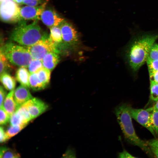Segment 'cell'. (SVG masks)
<instances>
[{
  "mask_svg": "<svg viewBox=\"0 0 158 158\" xmlns=\"http://www.w3.org/2000/svg\"><path fill=\"white\" fill-rule=\"evenodd\" d=\"M147 59L158 60V45L154 44L151 48Z\"/></svg>",
  "mask_w": 158,
  "mask_h": 158,
  "instance_id": "obj_27",
  "label": "cell"
},
{
  "mask_svg": "<svg viewBox=\"0 0 158 158\" xmlns=\"http://www.w3.org/2000/svg\"><path fill=\"white\" fill-rule=\"evenodd\" d=\"M19 153L10 149L2 147L0 148V158L20 157Z\"/></svg>",
  "mask_w": 158,
  "mask_h": 158,
  "instance_id": "obj_23",
  "label": "cell"
},
{
  "mask_svg": "<svg viewBox=\"0 0 158 158\" xmlns=\"http://www.w3.org/2000/svg\"><path fill=\"white\" fill-rule=\"evenodd\" d=\"M150 98L154 101L158 99V84L150 82Z\"/></svg>",
  "mask_w": 158,
  "mask_h": 158,
  "instance_id": "obj_28",
  "label": "cell"
},
{
  "mask_svg": "<svg viewBox=\"0 0 158 158\" xmlns=\"http://www.w3.org/2000/svg\"><path fill=\"white\" fill-rule=\"evenodd\" d=\"M27 48L34 59L42 60L44 56L50 52L60 54L58 46L50 40L48 35L34 44L27 47Z\"/></svg>",
  "mask_w": 158,
  "mask_h": 158,
  "instance_id": "obj_5",
  "label": "cell"
},
{
  "mask_svg": "<svg viewBox=\"0 0 158 158\" xmlns=\"http://www.w3.org/2000/svg\"><path fill=\"white\" fill-rule=\"evenodd\" d=\"M28 101L18 108L15 112L23 123L28 124L32 119L29 112Z\"/></svg>",
  "mask_w": 158,
  "mask_h": 158,
  "instance_id": "obj_18",
  "label": "cell"
},
{
  "mask_svg": "<svg viewBox=\"0 0 158 158\" xmlns=\"http://www.w3.org/2000/svg\"><path fill=\"white\" fill-rule=\"evenodd\" d=\"M28 102L29 112L32 119L44 113L48 107L47 104L37 98H33Z\"/></svg>",
  "mask_w": 158,
  "mask_h": 158,
  "instance_id": "obj_11",
  "label": "cell"
},
{
  "mask_svg": "<svg viewBox=\"0 0 158 158\" xmlns=\"http://www.w3.org/2000/svg\"><path fill=\"white\" fill-rule=\"evenodd\" d=\"M118 157L120 158H135L125 150L118 153Z\"/></svg>",
  "mask_w": 158,
  "mask_h": 158,
  "instance_id": "obj_35",
  "label": "cell"
},
{
  "mask_svg": "<svg viewBox=\"0 0 158 158\" xmlns=\"http://www.w3.org/2000/svg\"><path fill=\"white\" fill-rule=\"evenodd\" d=\"M49 0H46L41 4L36 6H26L20 8V15L22 20L40 19V16L46 8Z\"/></svg>",
  "mask_w": 158,
  "mask_h": 158,
  "instance_id": "obj_8",
  "label": "cell"
},
{
  "mask_svg": "<svg viewBox=\"0 0 158 158\" xmlns=\"http://www.w3.org/2000/svg\"><path fill=\"white\" fill-rule=\"evenodd\" d=\"M150 123L156 134L158 135V110H153L150 114Z\"/></svg>",
  "mask_w": 158,
  "mask_h": 158,
  "instance_id": "obj_25",
  "label": "cell"
},
{
  "mask_svg": "<svg viewBox=\"0 0 158 158\" xmlns=\"http://www.w3.org/2000/svg\"><path fill=\"white\" fill-rule=\"evenodd\" d=\"M156 102V103L153 107L147 109L150 112L152 111L153 110H158V99Z\"/></svg>",
  "mask_w": 158,
  "mask_h": 158,
  "instance_id": "obj_39",
  "label": "cell"
},
{
  "mask_svg": "<svg viewBox=\"0 0 158 158\" xmlns=\"http://www.w3.org/2000/svg\"><path fill=\"white\" fill-rule=\"evenodd\" d=\"M64 157H76L75 151L73 149H68L65 153L63 154Z\"/></svg>",
  "mask_w": 158,
  "mask_h": 158,
  "instance_id": "obj_32",
  "label": "cell"
},
{
  "mask_svg": "<svg viewBox=\"0 0 158 158\" xmlns=\"http://www.w3.org/2000/svg\"><path fill=\"white\" fill-rule=\"evenodd\" d=\"M6 96V92L3 87L1 85L0 87V107L3 106L4 102Z\"/></svg>",
  "mask_w": 158,
  "mask_h": 158,
  "instance_id": "obj_34",
  "label": "cell"
},
{
  "mask_svg": "<svg viewBox=\"0 0 158 158\" xmlns=\"http://www.w3.org/2000/svg\"><path fill=\"white\" fill-rule=\"evenodd\" d=\"M150 82L158 84V71L150 74Z\"/></svg>",
  "mask_w": 158,
  "mask_h": 158,
  "instance_id": "obj_36",
  "label": "cell"
},
{
  "mask_svg": "<svg viewBox=\"0 0 158 158\" xmlns=\"http://www.w3.org/2000/svg\"><path fill=\"white\" fill-rule=\"evenodd\" d=\"M14 90L10 91L6 95L3 106L7 112L11 116L17 109L14 97Z\"/></svg>",
  "mask_w": 158,
  "mask_h": 158,
  "instance_id": "obj_15",
  "label": "cell"
},
{
  "mask_svg": "<svg viewBox=\"0 0 158 158\" xmlns=\"http://www.w3.org/2000/svg\"><path fill=\"white\" fill-rule=\"evenodd\" d=\"M8 139L7 137L6 132L3 128L1 126L0 127V142L3 143L6 141Z\"/></svg>",
  "mask_w": 158,
  "mask_h": 158,
  "instance_id": "obj_33",
  "label": "cell"
},
{
  "mask_svg": "<svg viewBox=\"0 0 158 158\" xmlns=\"http://www.w3.org/2000/svg\"><path fill=\"white\" fill-rule=\"evenodd\" d=\"M3 0H0V1H3Z\"/></svg>",
  "mask_w": 158,
  "mask_h": 158,
  "instance_id": "obj_41",
  "label": "cell"
},
{
  "mask_svg": "<svg viewBox=\"0 0 158 158\" xmlns=\"http://www.w3.org/2000/svg\"><path fill=\"white\" fill-rule=\"evenodd\" d=\"M34 20L28 24L24 20L18 22L10 36L11 40L27 47L31 46L47 36L43 32L38 23Z\"/></svg>",
  "mask_w": 158,
  "mask_h": 158,
  "instance_id": "obj_3",
  "label": "cell"
},
{
  "mask_svg": "<svg viewBox=\"0 0 158 158\" xmlns=\"http://www.w3.org/2000/svg\"><path fill=\"white\" fill-rule=\"evenodd\" d=\"M49 29L50 33L49 35V38L58 46L60 51L63 42L60 25L51 27Z\"/></svg>",
  "mask_w": 158,
  "mask_h": 158,
  "instance_id": "obj_16",
  "label": "cell"
},
{
  "mask_svg": "<svg viewBox=\"0 0 158 158\" xmlns=\"http://www.w3.org/2000/svg\"><path fill=\"white\" fill-rule=\"evenodd\" d=\"M0 49L10 63L20 67H28L33 59L27 48L12 42L6 44Z\"/></svg>",
  "mask_w": 158,
  "mask_h": 158,
  "instance_id": "obj_4",
  "label": "cell"
},
{
  "mask_svg": "<svg viewBox=\"0 0 158 158\" xmlns=\"http://www.w3.org/2000/svg\"><path fill=\"white\" fill-rule=\"evenodd\" d=\"M20 8L13 0L0 1V14L1 20L8 23L18 22L22 20L20 15Z\"/></svg>",
  "mask_w": 158,
  "mask_h": 158,
  "instance_id": "obj_6",
  "label": "cell"
},
{
  "mask_svg": "<svg viewBox=\"0 0 158 158\" xmlns=\"http://www.w3.org/2000/svg\"><path fill=\"white\" fill-rule=\"evenodd\" d=\"M0 81L4 87L11 91L14 90L16 86L15 79L8 72H4L0 74Z\"/></svg>",
  "mask_w": 158,
  "mask_h": 158,
  "instance_id": "obj_17",
  "label": "cell"
},
{
  "mask_svg": "<svg viewBox=\"0 0 158 158\" xmlns=\"http://www.w3.org/2000/svg\"><path fill=\"white\" fill-rule=\"evenodd\" d=\"M2 50L0 49V74L7 71L12 68Z\"/></svg>",
  "mask_w": 158,
  "mask_h": 158,
  "instance_id": "obj_20",
  "label": "cell"
},
{
  "mask_svg": "<svg viewBox=\"0 0 158 158\" xmlns=\"http://www.w3.org/2000/svg\"><path fill=\"white\" fill-rule=\"evenodd\" d=\"M27 125V124H24L16 126L10 125L6 131L8 140L16 135Z\"/></svg>",
  "mask_w": 158,
  "mask_h": 158,
  "instance_id": "obj_22",
  "label": "cell"
},
{
  "mask_svg": "<svg viewBox=\"0 0 158 158\" xmlns=\"http://www.w3.org/2000/svg\"><path fill=\"white\" fill-rule=\"evenodd\" d=\"M29 89L26 87L21 85L14 90V97L17 109L33 98Z\"/></svg>",
  "mask_w": 158,
  "mask_h": 158,
  "instance_id": "obj_12",
  "label": "cell"
},
{
  "mask_svg": "<svg viewBox=\"0 0 158 158\" xmlns=\"http://www.w3.org/2000/svg\"><path fill=\"white\" fill-rule=\"evenodd\" d=\"M18 4H22L24 0H13Z\"/></svg>",
  "mask_w": 158,
  "mask_h": 158,
  "instance_id": "obj_40",
  "label": "cell"
},
{
  "mask_svg": "<svg viewBox=\"0 0 158 158\" xmlns=\"http://www.w3.org/2000/svg\"><path fill=\"white\" fill-rule=\"evenodd\" d=\"M158 38V34H145L136 37L133 41L128 54L129 62L134 71L146 61L150 50Z\"/></svg>",
  "mask_w": 158,
  "mask_h": 158,
  "instance_id": "obj_2",
  "label": "cell"
},
{
  "mask_svg": "<svg viewBox=\"0 0 158 158\" xmlns=\"http://www.w3.org/2000/svg\"><path fill=\"white\" fill-rule=\"evenodd\" d=\"M30 72L26 67H20L17 69L15 74L16 80L21 85L30 88L29 82Z\"/></svg>",
  "mask_w": 158,
  "mask_h": 158,
  "instance_id": "obj_14",
  "label": "cell"
},
{
  "mask_svg": "<svg viewBox=\"0 0 158 158\" xmlns=\"http://www.w3.org/2000/svg\"><path fill=\"white\" fill-rule=\"evenodd\" d=\"M40 19L49 28L59 25L64 20V19L59 16L54 10L46 8L42 12Z\"/></svg>",
  "mask_w": 158,
  "mask_h": 158,
  "instance_id": "obj_10",
  "label": "cell"
},
{
  "mask_svg": "<svg viewBox=\"0 0 158 158\" xmlns=\"http://www.w3.org/2000/svg\"><path fill=\"white\" fill-rule=\"evenodd\" d=\"M37 73L40 80L47 87L50 81L51 71L43 67Z\"/></svg>",
  "mask_w": 158,
  "mask_h": 158,
  "instance_id": "obj_21",
  "label": "cell"
},
{
  "mask_svg": "<svg viewBox=\"0 0 158 158\" xmlns=\"http://www.w3.org/2000/svg\"><path fill=\"white\" fill-rule=\"evenodd\" d=\"M131 116L138 123L147 128L154 136L156 134L153 130L150 123L151 113L147 109H135L130 107Z\"/></svg>",
  "mask_w": 158,
  "mask_h": 158,
  "instance_id": "obj_9",
  "label": "cell"
},
{
  "mask_svg": "<svg viewBox=\"0 0 158 158\" xmlns=\"http://www.w3.org/2000/svg\"><path fill=\"white\" fill-rule=\"evenodd\" d=\"M63 42L64 52L76 48L78 44L79 38L77 32L70 23L65 20L60 25Z\"/></svg>",
  "mask_w": 158,
  "mask_h": 158,
  "instance_id": "obj_7",
  "label": "cell"
},
{
  "mask_svg": "<svg viewBox=\"0 0 158 158\" xmlns=\"http://www.w3.org/2000/svg\"><path fill=\"white\" fill-rule=\"evenodd\" d=\"M130 107L128 104H123L115 108L114 111L118 123L127 142L150 154L151 150L149 149L147 142L140 139L136 134L132 121Z\"/></svg>",
  "mask_w": 158,
  "mask_h": 158,
  "instance_id": "obj_1",
  "label": "cell"
},
{
  "mask_svg": "<svg viewBox=\"0 0 158 158\" xmlns=\"http://www.w3.org/2000/svg\"><path fill=\"white\" fill-rule=\"evenodd\" d=\"M44 0H24L23 4L30 6H36L41 5Z\"/></svg>",
  "mask_w": 158,
  "mask_h": 158,
  "instance_id": "obj_31",
  "label": "cell"
},
{
  "mask_svg": "<svg viewBox=\"0 0 158 158\" xmlns=\"http://www.w3.org/2000/svg\"><path fill=\"white\" fill-rule=\"evenodd\" d=\"M28 67L30 73H32L37 72L44 67L42 60L33 59Z\"/></svg>",
  "mask_w": 158,
  "mask_h": 158,
  "instance_id": "obj_24",
  "label": "cell"
},
{
  "mask_svg": "<svg viewBox=\"0 0 158 158\" xmlns=\"http://www.w3.org/2000/svg\"><path fill=\"white\" fill-rule=\"evenodd\" d=\"M10 115L7 112L3 106L0 108V124L3 125L9 121Z\"/></svg>",
  "mask_w": 158,
  "mask_h": 158,
  "instance_id": "obj_26",
  "label": "cell"
},
{
  "mask_svg": "<svg viewBox=\"0 0 158 158\" xmlns=\"http://www.w3.org/2000/svg\"><path fill=\"white\" fill-rule=\"evenodd\" d=\"M150 147L152 152L157 157H158V148L153 147Z\"/></svg>",
  "mask_w": 158,
  "mask_h": 158,
  "instance_id": "obj_38",
  "label": "cell"
},
{
  "mask_svg": "<svg viewBox=\"0 0 158 158\" xmlns=\"http://www.w3.org/2000/svg\"><path fill=\"white\" fill-rule=\"evenodd\" d=\"M29 82L30 88L34 91H38L44 89L46 87L39 79L37 73H30Z\"/></svg>",
  "mask_w": 158,
  "mask_h": 158,
  "instance_id": "obj_19",
  "label": "cell"
},
{
  "mask_svg": "<svg viewBox=\"0 0 158 158\" xmlns=\"http://www.w3.org/2000/svg\"><path fill=\"white\" fill-rule=\"evenodd\" d=\"M146 62L149 74L158 71V60H152L147 59Z\"/></svg>",
  "mask_w": 158,
  "mask_h": 158,
  "instance_id": "obj_29",
  "label": "cell"
},
{
  "mask_svg": "<svg viewBox=\"0 0 158 158\" xmlns=\"http://www.w3.org/2000/svg\"><path fill=\"white\" fill-rule=\"evenodd\" d=\"M59 54L54 52L47 54L42 60L44 67L51 71L53 70L60 61Z\"/></svg>",
  "mask_w": 158,
  "mask_h": 158,
  "instance_id": "obj_13",
  "label": "cell"
},
{
  "mask_svg": "<svg viewBox=\"0 0 158 158\" xmlns=\"http://www.w3.org/2000/svg\"><path fill=\"white\" fill-rule=\"evenodd\" d=\"M9 122L10 125L16 126L24 124L21 120L19 116L15 112L10 116Z\"/></svg>",
  "mask_w": 158,
  "mask_h": 158,
  "instance_id": "obj_30",
  "label": "cell"
},
{
  "mask_svg": "<svg viewBox=\"0 0 158 158\" xmlns=\"http://www.w3.org/2000/svg\"><path fill=\"white\" fill-rule=\"evenodd\" d=\"M147 143L150 147H153L158 148V139L152 140Z\"/></svg>",
  "mask_w": 158,
  "mask_h": 158,
  "instance_id": "obj_37",
  "label": "cell"
}]
</instances>
